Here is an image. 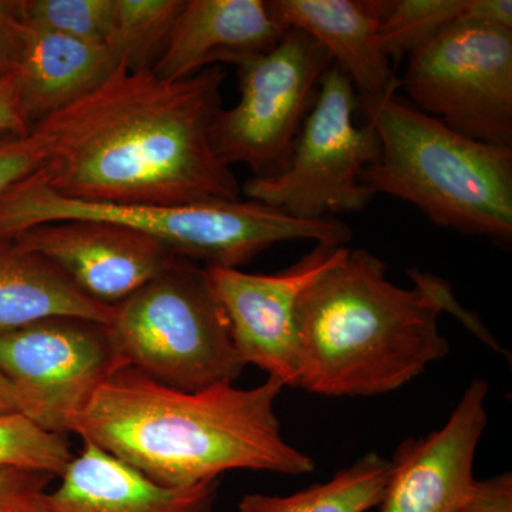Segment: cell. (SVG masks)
<instances>
[{"label": "cell", "mask_w": 512, "mask_h": 512, "mask_svg": "<svg viewBox=\"0 0 512 512\" xmlns=\"http://www.w3.org/2000/svg\"><path fill=\"white\" fill-rule=\"evenodd\" d=\"M222 66L183 80L117 67L100 87L30 128L42 150L33 174L70 200L188 205L238 200L231 167L215 156Z\"/></svg>", "instance_id": "1"}, {"label": "cell", "mask_w": 512, "mask_h": 512, "mask_svg": "<svg viewBox=\"0 0 512 512\" xmlns=\"http://www.w3.org/2000/svg\"><path fill=\"white\" fill-rule=\"evenodd\" d=\"M282 390L268 377L252 389L229 383L181 392L121 366L74 414L69 433L164 487H192L232 470L305 476L315 461L282 434L275 413Z\"/></svg>", "instance_id": "2"}, {"label": "cell", "mask_w": 512, "mask_h": 512, "mask_svg": "<svg viewBox=\"0 0 512 512\" xmlns=\"http://www.w3.org/2000/svg\"><path fill=\"white\" fill-rule=\"evenodd\" d=\"M410 275L414 288H400L386 278L382 259L348 248L309 285L296 308L298 387L320 396H379L447 356L440 313L464 320L467 312L440 278L416 269Z\"/></svg>", "instance_id": "3"}, {"label": "cell", "mask_w": 512, "mask_h": 512, "mask_svg": "<svg viewBox=\"0 0 512 512\" xmlns=\"http://www.w3.org/2000/svg\"><path fill=\"white\" fill-rule=\"evenodd\" d=\"M366 116L380 141L362 177L373 194L410 202L439 227L510 244L512 147L463 136L397 96Z\"/></svg>", "instance_id": "4"}, {"label": "cell", "mask_w": 512, "mask_h": 512, "mask_svg": "<svg viewBox=\"0 0 512 512\" xmlns=\"http://www.w3.org/2000/svg\"><path fill=\"white\" fill-rule=\"evenodd\" d=\"M67 220L106 221L134 229L205 268L239 269L275 244L296 239L329 247H348L352 241V229L336 218L298 220L241 198L188 205L103 204L64 198L33 175L0 195V239Z\"/></svg>", "instance_id": "5"}, {"label": "cell", "mask_w": 512, "mask_h": 512, "mask_svg": "<svg viewBox=\"0 0 512 512\" xmlns=\"http://www.w3.org/2000/svg\"><path fill=\"white\" fill-rule=\"evenodd\" d=\"M107 329L124 366L181 392L234 383L245 369L207 268L188 259L117 303Z\"/></svg>", "instance_id": "6"}, {"label": "cell", "mask_w": 512, "mask_h": 512, "mask_svg": "<svg viewBox=\"0 0 512 512\" xmlns=\"http://www.w3.org/2000/svg\"><path fill=\"white\" fill-rule=\"evenodd\" d=\"M359 106L355 87L332 63L320 82L284 173L249 178L245 197L298 220H325L365 210L376 197L363 184V173L375 164L380 141L375 127L355 124Z\"/></svg>", "instance_id": "7"}, {"label": "cell", "mask_w": 512, "mask_h": 512, "mask_svg": "<svg viewBox=\"0 0 512 512\" xmlns=\"http://www.w3.org/2000/svg\"><path fill=\"white\" fill-rule=\"evenodd\" d=\"M332 59L313 37L289 28L278 45L239 60V101L212 121L215 156L255 178L284 173Z\"/></svg>", "instance_id": "8"}, {"label": "cell", "mask_w": 512, "mask_h": 512, "mask_svg": "<svg viewBox=\"0 0 512 512\" xmlns=\"http://www.w3.org/2000/svg\"><path fill=\"white\" fill-rule=\"evenodd\" d=\"M413 106L463 136L512 147V32L458 22L410 53Z\"/></svg>", "instance_id": "9"}, {"label": "cell", "mask_w": 512, "mask_h": 512, "mask_svg": "<svg viewBox=\"0 0 512 512\" xmlns=\"http://www.w3.org/2000/svg\"><path fill=\"white\" fill-rule=\"evenodd\" d=\"M121 366L103 323L52 318L0 333V373L18 412L50 433L67 436L74 414Z\"/></svg>", "instance_id": "10"}, {"label": "cell", "mask_w": 512, "mask_h": 512, "mask_svg": "<svg viewBox=\"0 0 512 512\" xmlns=\"http://www.w3.org/2000/svg\"><path fill=\"white\" fill-rule=\"evenodd\" d=\"M348 248L316 244L298 262L271 275L207 268L245 366L259 367L284 387H298L299 299L320 275L338 264Z\"/></svg>", "instance_id": "11"}, {"label": "cell", "mask_w": 512, "mask_h": 512, "mask_svg": "<svg viewBox=\"0 0 512 512\" xmlns=\"http://www.w3.org/2000/svg\"><path fill=\"white\" fill-rule=\"evenodd\" d=\"M15 239L42 255L93 301L116 306L177 261L153 238L97 220L47 222Z\"/></svg>", "instance_id": "12"}, {"label": "cell", "mask_w": 512, "mask_h": 512, "mask_svg": "<svg viewBox=\"0 0 512 512\" xmlns=\"http://www.w3.org/2000/svg\"><path fill=\"white\" fill-rule=\"evenodd\" d=\"M488 383L474 380L441 429L403 441L379 512H453L477 480L474 460L488 423Z\"/></svg>", "instance_id": "13"}, {"label": "cell", "mask_w": 512, "mask_h": 512, "mask_svg": "<svg viewBox=\"0 0 512 512\" xmlns=\"http://www.w3.org/2000/svg\"><path fill=\"white\" fill-rule=\"evenodd\" d=\"M264 0H185L153 73L183 80L268 52L288 32Z\"/></svg>", "instance_id": "14"}, {"label": "cell", "mask_w": 512, "mask_h": 512, "mask_svg": "<svg viewBox=\"0 0 512 512\" xmlns=\"http://www.w3.org/2000/svg\"><path fill=\"white\" fill-rule=\"evenodd\" d=\"M269 6L285 26L308 33L326 50L366 114L396 96L400 80L377 37L380 0H274Z\"/></svg>", "instance_id": "15"}, {"label": "cell", "mask_w": 512, "mask_h": 512, "mask_svg": "<svg viewBox=\"0 0 512 512\" xmlns=\"http://www.w3.org/2000/svg\"><path fill=\"white\" fill-rule=\"evenodd\" d=\"M220 480L170 488L83 440L60 485L50 491L47 512H212Z\"/></svg>", "instance_id": "16"}, {"label": "cell", "mask_w": 512, "mask_h": 512, "mask_svg": "<svg viewBox=\"0 0 512 512\" xmlns=\"http://www.w3.org/2000/svg\"><path fill=\"white\" fill-rule=\"evenodd\" d=\"M119 66L107 46L25 23V43L15 77L20 111L29 130L94 92Z\"/></svg>", "instance_id": "17"}, {"label": "cell", "mask_w": 512, "mask_h": 512, "mask_svg": "<svg viewBox=\"0 0 512 512\" xmlns=\"http://www.w3.org/2000/svg\"><path fill=\"white\" fill-rule=\"evenodd\" d=\"M113 313L114 306L84 295L42 255L0 239V333L52 318L109 325Z\"/></svg>", "instance_id": "18"}, {"label": "cell", "mask_w": 512, "mask_h": 512, "mask_svg": "<svg viewBox=\"0 0 512 512\" xmlns=\"http://www.w3.org/2000/svg\"><path fill=\"white\" fill-rule=\"evenodd\" d=\"M392 474V463L380 454L367 453L352 466L338 471L326 483L313 484L298 493L247 494L239 512H367L379 507Z\"/></svg>", "instance_id": "19"}, {"label": "cell", "mask_w": 512, "mask_h": 512, "mask_svg": "<svg viewBox=\"0 0 512 512\" xmlns=\"http://www.w3.org/2000/svg\"><path fill=\"white\" fill-rule=\"evenodd\" d=\"M185 0H116L107 47L130 72H153Z\"/></svg>", "instance_id": "20"}, {"label": "cell", "mask_w": 512, "mask_h": 512, "mask_svg": "<svg viewBox=\"0 0 512 512\" xmlns=\"http://www.w3.org/2000/svg\"><path fill=\"white\" fill-rule=\"evenodd\" d=\"M464 5L466 0H382L380 49L390 62H399L458 22Z\"/></svg>", "instance_id": "21"}, {"label": "cell", "mask_w": 512, "mask_h": 512, "mask_svg": "<svg viewBox=\"0 0 512 512\" xmlns=\"http://www.w3.org/2000/svg\"><path fill=\"white\" fill-rule=\"evenodd\" d=\"M66 434L50 433L19 412L0 413V468L60 477L73 460Z\"/></svg>", "instance_id": "22"}, {"label": "cell", "mask_w": 512, "mask_h": 512, "mask_svg": "<svg viewBox=\"0 0 512 512\" xmlns=\"http://www.w3.org/2000/svg\"><path fill=\"white\" fill-rule=\"evenodd\" d=\"M114 5L116 0H19L26 25L103 46L113 30Z\"/></svg>", "instance_id": "23"}, {"label": "cell", "mask_w": 512, "mask_h": 512, "mask_svg": "<svg viewBox=\"0 0 512 512\" xmlns=\"http://www.w3.org/2000/svg\"><path fill=\"white\" fill-rule=\"evenodd\" d=\"M53 478L39 471L0 468V512H47Z\"/></svg>", "instance_id": "24"}, {"label": "cell", "mask_w": 512, "mask_h": 512, "mask_svg": "<svg viewBox=\"0 0 512 512\" xmlns=\"http://www.w3.org/2000/svg\"><path fill=\"white\" fill-rule=\"evenodd\" d=\"M40 165L42 150L30 131L0 136V195L35 174Z\"/></svg>", "instance_id": "25"}, {"label": "cell", "mask_w": 512, "mask_h": 512, "mask_svg": "<svg viewBox=\"0 0 512 512\" xmlns=\"http://www.w3.org/2000/svg\"><path fill=\"white\" fill-rule=\"evenodd\" d=\"M25 43L19 0H0V79L18 69Z\"/></svg>", "instance_id": "26"}, {"label": "cell", "mask_w": 512, "mask_h": 512, "mask_svg": "<svg viewBox=\"0 0 512 512\" xmlns=\"http://www.w3.org/2000/svg\"><path fill=\"white\" fill-rule=\"evenodd\" d=\"M453 512H512L511 473L477 480L466 501Z\"/></svg>", "instance_id": "27"}, {"label": "cell", "mask_w": 512, "mask_h": 512, "mask_svg": "<svg viewBox=\"0 0 512 512\" xmlns=\"http://www.w3.org/2000/svg\"><path fill=\"white\" fill-rule=\"evenodd\" d=\"M460 20L512 32V2L511 0H466Z\"/></svg>", "instance_id": "28"}, {"label": "cell", "mask_w": 512, "mask_h": 512, "mask_svg": "<svg viewBox=\"0 0 512 512\" xmlns=\"http://www.w3.org/2000/svg\"><path fill=\"white\" fill-rule=\"evenodd\" d=\"M28 124L20 111L15 73L0 79V136L26 134Z\"/></svg>", "instance_id": "29"}, {"label": "cell", "mask_w": 512, "mask_h": 512, "mask_svg": "<svg viewBox=\"0 0 512 512\" xmlns=\"http://www.w3.org/2000/svg\"><path fill=\"white\" fill-rule=\"evenodd\" d=\"M18 412L15 392L5 376L0 373V413Z\"/></svg>", "instance_id": "30"}]
</instances>
